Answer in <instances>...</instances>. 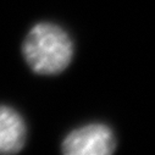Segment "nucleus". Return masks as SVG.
I'll use <instances>...</instances> for the list:
<instances>
[{"label":"nucleus","instance_id":"obj_3","mask_svg":"<svg viewBox=\"0 0 155 155\" xmlns=\"http://www.w3.org/2000/svg\"><path fill=\"white\" fill-rule=\"evenodd\" d=\"M26 140V125L21 115L10 106L0 105V154L20 151Z\"/></svg>","mask_w":155,"mask_h":155},{"label":"nucleus","instance_id":"obj_2","mask_svg":"<svg viewBox=\"0 0 155 155\" xmlns=\"http://www.w3.org/2000/svg\"><path fill=\"white\" fill-rule=\"evenodd\" d=\"M116 148L110 127L104 124H91L76 128L62 142L66 155H109Z\"/></svg>","mask_w":155,"mask_h":155},{"label":"nucleus","instance_id":"obj_1","mask_svg":"<svg viewBox=\"0 0 155 155\" xmlns=\"http://www.w3.org/2000/svg\"><path fill=\"white\" fill-rule=\"evenodd\" d=\"M23 55L31 68L39 74H55L71 62L73 45L68 34L56 25H35L23 43Z\"/></svg>","mask_w":155,"mask_h":155}]
</instances>
